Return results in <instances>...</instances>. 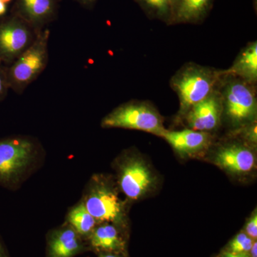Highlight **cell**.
Masks as SVG:
<instances>
[{
  "mask_svg": "<svg viewBox=\"0 0 257 257\" xmlns=\"http://www.w3.org/2000/svg\"><path fill=\"white\" fill-rule=\"evenodd\" d=\"M45 150L36 138L24 135L0 140V186L10 190L20 188L45 159Z\"/></svg>",
  "mask_w": 257,
  "mask_h": 257,
  "instance_id": "obj_1",
  "label": "cell"
},
{
  "mask_svg": "<svg viewBox=\"0 0 257 257\" xmlns=\"http://www.w3.org/2000/svg\"><path fill=\"white\" fill-rule=\"evenodd\" d=\"M118 190L117 184L111 177L94 175L84 188L81 200L98 224L111 223L126 231V204L120 199Z\"/></svg>",
  "mask_w": 257,
  "mask_h": 257,
  "instance_id": "obj_2",
  "label": "cell"
},
{
  "mask_svg": "<svg viewBox=\"0 0 257 257\" xmlns=\"http://www.w3.org/2000/svg\"><path fill=\"white\" fill-rule=\"evenodd\" d=\"M224 70L204 67L195 63L185 64L171 79V87L179 99V116L187 111L219 88Z\"/></svg>",
  "mask_w": 257,
  "mask_h": 257,
  "instance_id": "obj_3",
  "label": "cell"
},
{
  "mask_svg": "<svg viewBox=\"0 0 257 257\" xmlns=\"http://www.w3.org/2000/svg\"><path fill=\"white\" fill-rule=\"evenodd\" d=\"M219 89L222 98L223 116L231 126L240 128L256 121V85L225 74Z\"/></svg>",
  "mask_w": 257,
  "mask_h": 257,
  "instance_id": "obj_4",
  "label": "cell"
},
{
  "mask_svg": "<svg viewBox=\"0 0 257 257\" xmlns=\"http://www.w3.org/2000/svg\"><path fill=\"white\" fill-rule=\"evenodd\" d=\"M50 37V30H42L28 50L7 67L10 89L17 94H22L46 68Z\"/></svg>",
  "mask_w": 257,
  "mask_h": 257,
  "instance_id": "obj_5",
  "label": "cell"
},
{
  "mask_svg": "<svg viewBox=\"0 0 257 257\" xmlns=\"http://www.w3.org/2000/svg\"><path fill=\"white\" fill-rule=\"evenodd\" d=\"M103 128H121L146 132L162 138L166 132L163 118L151 103L133 100L121 104L101 121Z\"/></svg>",
  "mask_w": 257,
  "mask_h": 257,
  "instance_id": "obj_6",
  "label": "cell"
},
{
  "mask_svg": "<svg viewBox=\"0 0 257 257\" xmlns=\"http://www.w3.org/2000/svg\"><path fill=\"white\" fill-rule=\"evenodd\" d=\"M117 187L130 201H136L155 189L157 178L145 160L135 152H126L115 162Z\"/></svg>",
  "mask_w": 257,
  "mask_h": 257,
  "instance_id": "obj_7",
  "label": "cell"
},
{
  "mask_svg": "<svg viewBox=\"0 0 257 257\" xmlns=\"http://www.w3.org/2000/svg\"><path fill=\"white\" fill-rule=\"evenodd\" d=\"M40 33V32H39ZM38 32L11 14L0 20V62L10 65L28 50Z\"/></svg>",
  "mask_w": 257,
  "mask_h": 257,
  "instance_id": "obj_8",
  "label": "cell"
},
{
  "mask_svg": "<svg viewBox=\"0 0 257 257\" xmlns=\"http://www.w3.org/2000/svg\"><path fill=\"white\" fill-rule=\"evenodd\" d=\"M222 117V98L219 88L193 106L184 116L189 128L209 133L219 127Z\"/></svg>",
  "mask_w": 257,
  "mask_h": 257,
  "instance_id": "obj_9",
  "label": "cell"
},
{
  "mask_svg": "<svg viewBox=\"0 0 257 257\" xmlns=\"http://www.w3.org/2000/svg\"><path fill=\"white\" fill-rule=\"evenodd\" d=\"M87 251V241L66 222L47 234L45 257H75Z\"/></svg>",
  "mask_w": 257,
  "mask_h": 257,
  "instance_id": "obj_10",
  "label": "cell"
},
{
  "mask_svg": "<svg viewBox=\"0 0 257 257\" xmlns=\"http://www.w3.org/2000/svg\"><path fill=\"white\" fill-rule=\"evenodd\" d=\"M214 162L221 169L236 175H244L252 171L256 166V155L245 144H226L218 148Z\"/></svg>",
  "mask_w": 257,
  "mask_h": 257,
  "instance_id": "obj_11",
  "label": "cell"
},
{
  "mask_svg": "<svg viewBox=\"0 0 257 257\" xmlns=\"http://www.w3.org/2000/svg\"><path fill=\"white\" fill-rule=\"evenodd\" d=\"M59 0H17L12 14L23 20L39 33L55 20Z\"/></svg>",
  "mask_w": 257,
  "mask_h": 257,
  "instance_id": "obj_12",
  "label": "cell"
},
{
  "mask_svg": "<svg viewBox=\"0 0 257 257\" xmlns=\"http://www.w3.org/2000/svg\"><path fill=\"white\" fill-rule=\"evenodd\" d=\"M124 230L111 223L96 225L87 242L89 251L127 254Z\"/></svg>",
  "mask_w": 257,
  "mask_h": 257,
  "instance_id": "obj_13",
  "label": "cell"
},
{
  "mask_svg": "<svg viewBox=\"0 0 257 257\" xmlns=\"http://www.w3.org/2000/svg\"><path fill=\"white\" fill-rule=\"evenodd\" d=\"M165 139L177 153L184 156H192L207 150L211 143L210 133L185 128L180 131L166 130Z\"/></svg>",
  "mask_w": 257,
  "mask_h": 257,
  "instance_id": "obj_14",
  "label": "cell"
},
{
  "mask_svg": "<svg viewBox=\"0 0 257 257\" xmlns=\"http://www.w3.org/2000/svg\"><path fill=\"white\" fill-rule=\"evenodd\" d=\"M214 0H176L168 25L197 24L205 19Z\"/></svg>",
  "mask_w": 257,
  "mask_h": 257,
  "instance_id": "obj_15",
  "label": "cell"
},
{
  "mask_svg": "<svg viewBox=\"0 0 257 257\" xmlns=\"http://www.w3.org/2000/svg\"><path fill=\"white\" fill-rule=\"evenodd\" d=\"M227 75L234 76L256 85L257 81V42L248 43L229 69L224 70Z\"/></svg>",
  "mask_w": 257,
  "mask_h": 257,
  "instance_id": "obj_16",
  "label": "cell"
},
{
  "mask_svg": "<svg viewBox=\"0 0 257 257\" xmlns=\"http://www.w3.org/2000/svg\"><path fill=\"white\" fill-rule=\"evenodd\" d=\"M65 222L72 226L86 241L98 224L95 219L86 209L82 200L69 209Z\"/></svg>",
  "mask_w": 257,
  "mask_h": 257,
  "instance_id": "obj_17",
  "label": "cell"
},
{
  "mask_svg": "<svg viewBox=\"0 0 257 257\" xmlns=\"http://www.w3.org/2000/svg\"><path fill=\"white\" fill-rule=\"evenodd\" d=\"M152 18L168 24L176 0H135Z\"/></svg>",
  "mask_w": 257,
  "mask_h": 257,
  "instance_id": "obj_18",
  "label": "cell"
},
{
  "mask_svg": "<svg viewBox=\"0 0 257 257\" xmlns=\"http://www.w3.org/2000/svg\"><path fill=\"white\" fill-rule=\"evenodd\" d=\"M255 240L251 239L244 231H242L236 234L229 243L226 245L224 250L231 252L246 253L251 249Z\"/></svg>",
  "mask_w": 257,
  "mask_h": 257,
  "instance_id": "obj_19",
  "label": "cell"
},
{
  "mask_svg": "<svg viewBox=\"0 0 257 257\" xmlns=\"http://www.w3.org/2000/svg\"><path fill=\"white\" fill-rule=\"evenodd\" d=\"M10 89L8 82L7 67L0 62V102L4 100Z\"/></svg>",
  "mask_w": 257,
  "mask_h": 257,
  "instance_id": "obj_20",
  "label": "cell"
},
{
  "mask_svg": "<svg viewBox=\"0 0 257 257\" xmlns=\"http://www.w3.org/2000/svg\"><path fill=\"white\" fill-rule=\"evenodd\" d=\"M242 133L243 138L248 143L256 144V123L253 121L251 124L240 128Z\"/></svg>",
  "mask_w": 257,
  "mask_h": 257,
  "instance_id": "obj_21",
  "label": "cell"
},
{
  "mask_svg": "<svg viewBox=\"0 0 257 257\" xmlns=\"http://www.w3.org/2000/svg\"><path fill=\"white\" fill-rule=\"evenodd\" d=\"M251 239L256 240L257 238V213L254 211L251 217L246 221L244 229L243 230Z\"/></svg>",
  "mask_w": 257,
  "mask_h": 257,
  "instance_id": "obj_22",
  "label": "cell"
},
{
  "mask_svg": "<svg viewBox=\"0 0 257 257\" xmlns=\"http://www.w3.org/2000/svg\"><path fill=\"white\" fill-rule=\"evenodd\" d=\"M216 257H248V256L246 253L231 252V251H226L224 249Z\"/></svg>",
  "mask_w": 257,
  "mask_h": 257,
  "instance_id": "obj_23",
  "label": "cell"
},
{
  "mask_svg": "<svg viewBox=\"0 0 257 257\" xmlns=\"http://www.w3.org/2000/svg\"><path fill=\"white\" fill-rule=\"evenodd\" d=\"M0 257H10L1 237H0Z\"/></svg>",
  "mask_w": 257,
  "mask_h": 257,
  "instance_id": "obj_24",
  "label": "cell"
},
{
  "mask_svg": "<svg viewBox=\"0 0 257 257\" xmlns=\"http://www.w3.org/2000/svg\"><path fill=\"white\" fill-rule=\"evenodd\" d=\"M98 257H128V255L124 253H99Z\"/></svg>",
  "mask_w": 257,
  "mask_h": 257,
  "instance_id": "obj_25",
  "label": "cell"
},
{
  "mask_svg": "<svg viewBox=\"0 0 257 257\" xmlns=\"http://www.w3.org/2000/svg\"><path fill=\"white\" fill-rule=\"evenodd\" d=\"M74 1L77 2V3H78L79 5H82V6L89 8V7L92 6L97 0H74Z\"/></svg>",
  "mask_w": 257,
  "mask_h": 257,
  "instance_id": "obj_26",
  "label": "cell"
},
{
  "mask_svg": "<svg viewBox=\"0 0 257 257\" xmlns=\"http://www.w3.org/2000/svg\"><path fill=\"white\" fill-rule=\"evenodd\" d=\"M248 257H257V242L256 240H255L253 242L252 246H251V249L248 251Z\"/></svg>",
  "mask_w": 257,
  "mask_h": 257,
  "instance_id": "obj_27",
  "label": "cell"
},
{
  "mask_svg": "<svg viewBox=\"0 0 257 257\" xmlns=\"http://www.w3.org/2000/svg\"><path fill=\"white\" fill-rule=\"evenodd\" d=\"M7 10V5L5 3H3V2L0 1V17L3 16L6 13Z\"/></svg>",
  "mask_w": 257,
  "mask_h": 257,
  "instance_id": "obj_28",
  "label": "cell"
},
{
  "mask_svg": "<svg viewBox=\"0 0 257 257\" xmlns=\"http://www.w3.org/2000/svg\"><path fill=\"white\" fill-rule=\"evenodd\" d=\"M0 1L3 2V3H5V4H8V3H10V2L12 1V0H0Z\"/></svg>",
  "mask_w": 257,
  "mask_h": 257,
  "instance_id": "obj_29",
  "label": "cell"
}]
</instances>
